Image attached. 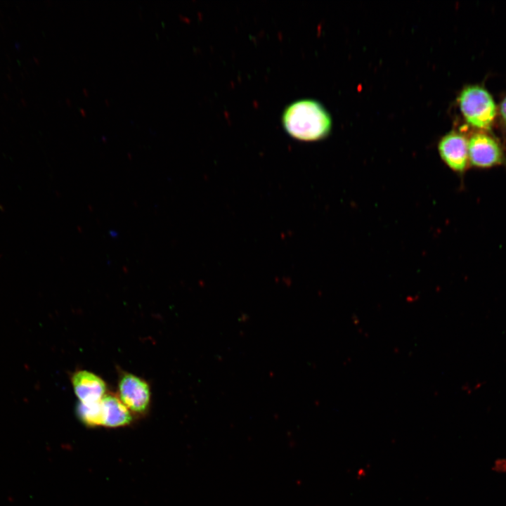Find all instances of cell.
<instances>
[{"label": "cell", "mask_w": 506, "mask_h": 506, "mask_svg": "<svg viewBox=\"0 0 506 506\" xmlns=\"http://www.w3.org/2000/svg\"><path fill=\"white\" fill-rule=\"evenodd\" d=\"M439 152L445 164L456 174L463 176L468 168V140L458 132L444 136L439 143Z\"/></svg>", "instance_id": "cell-5"}, {"label": "cell", "mask_w": 506, "mask_h": 506, "mask_svg": "<svg viewBox=\"0 0 506 506\" xmlns=\"http://www.w3.org/2000/svg\"><path fill=\"white\" fill-rule=\"evenodd\" d=\"M282 123L287 133L300 141L324 138L331 128V119L318 102L304 99L291 103L284 110Z\"/></svg>", "instance_id": "cell-1"}, {"label": "cell", "mask_w": 506, "mask_h": 506, "mask_svg": "<svg viewBox=\"0 0 506 506\" xmlns=\"http://www.w3.org/2000/svg\"><path fill=\"white\" fill-rule=\"evenodd\" d=\"M469 165L478 169L506 167V153L495 138L484 132L474 134L468 140Z\"/></svg>", "instance_id": "cell-3"}, {"label": "cell", "mask_w": 506, "mask_h": 506, "mask_svg": "<svg viewBox=\"0 0 506 506\" xmlns=\"http://www.w3.org/2000/svg\"><path fill=\"white\" fill-rule=\"evenodd\" d=\"M71 383L75 395L82 403L99 402L108 392L105 382L88 370L74 372L71 375Z\"/></svg>", "instance_id": "cell-6"}, {"label": "cell", "mask_w": 506, "mask_h": 506, "mask_svg": "<svg viewBox=\"0 0 506 506\" xmlns=\"http://www.w3.org/2000/svg\"><path fill=\"white\" fill-rule=\"evenodd\" d=\"M460 110L468 124L481 129H489L496 115L495 101L483 86L471 85L460 94Z\"/></svg>", "instance_id": "cell-2"}, {"label": "cell", "mask_w": 506, "mask_h": 506, "mask_svg": "<svg viewBox=\"0 0 506 506\" xmlns=\"http://www.w3.org/2000/svg\"><path fill=\"white\" fill-rule=\"evenodd\" d=\"M79 420L89 427L103 426V414L101 401L93 403L79 402L76 408Z\"/></svg>", "instance_id": "cell-8"}, {"label": "cell", "mask_w": 506, "mask_h": 506, "mask_svg": "<svg viewBox=\"0 0 506 506\" xmlns=\"http://www.w3.org/2000/svg\"><path fill=\"white\" fill-rule=\"evenodd\" d=\"M492 469L496 473H506V458H500L495 460L492 466Z\"/></svg>", "instance_id": "cell-9"}, {"label": "cell", "mask_w": 506, "mask_h": 506, "mask_svg": "<svg viewBox=\"0 0 506 506\" xmlns=\"http://www.w3.org/2000/svg\"><path fill=\"white\" fill-rule=\"evenodd\" d=\"M117 395L133 415H145L150 406L149 384L132 373L126 371L119 372Z\"/></svg>", "instance_id": "cell-4"}, {"label": "cell", "mask_w": 506, "mask_h": 506, "mask_svg": "<svg viewBox=\"0 0 506 506\" xmlns=\"http://www.w3.org/2000/svg\"><path fill=\"white\" fill-rule=\"evenodd\" d=\"M500 112L502 120L506 126V95L500 103Z\"/></svg>", "instance_id": "cell-10"}, {"label": "cell", "mask_w": 506, "mask_h": 506, "mask_svg": "<svg viewBox=\"0 0 506 506\" xmlns=\"http://www.w3.org/2000/svg\"><path fill=\"white\" fill-rule=\"evenodd\" d=\"M103 414V426L121 427L129 425L133 421V414L122 403L118 396L107 392L101 400Z\"/></svg>", "instance_id": "cell-7"}]
</instances>
